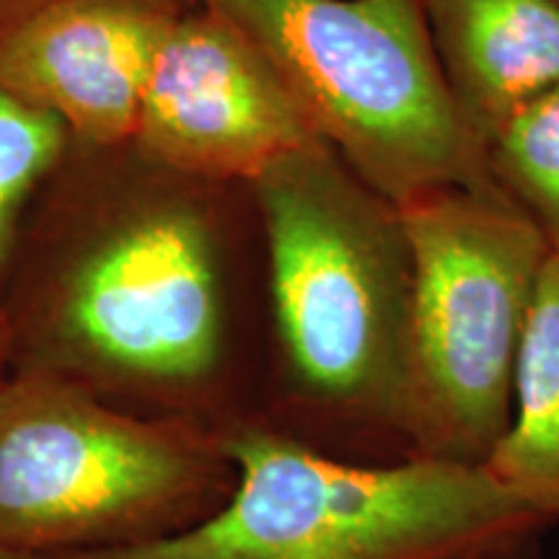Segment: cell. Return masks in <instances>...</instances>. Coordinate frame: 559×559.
Segmentation results:
<instances>
[{
	"mask_svg": "<svg viewBox=\"0 0 559 559\" xmlns=\"http://www.w3.org/2000/svg\"><path fill=\"white\" fill-rule=\"evenodd\" d=\"M236 485L221 436L41 373L0 391V551L148 547L213 519Z\"/></svg>",
	"mask_w": 559,
	"mask_h": 559,
	"instance_id": "4",
	"label": "cell"
},
{
	"mask_svg": "<svg viewBox=\"0 0 559 559\" xmlns=\"http://www.w3.org/2000/svg\"><path fill=\"white\" fill-rule=\"evenodd\" d=\"M0 559H41V557H26V555H5V551H0Z\"/></svg>",
	"mask_w": 559,
	"mask_h": 559,
	"instance_id": "15",
	"label": "cell"
},
{
	"mask_svg": "<svg viewBox=\"0 0 559 559\" xmlns=\"http://www.w3.org/2000/svg\"><path fill=\"white\" fill-rule=\"evenodd\" d=\"M400 213L412 257L404 436L417 456L485 466L510 425L551 249L495 181L425 194Z\"/></svg>",
	"mask_w": 559,
	"mask_h": 559,
	"instance_id": "6",
	"label": "cell"
},
{
	"mask_svg": "<svg viewBox=\"0 0 559 559\" xmlns=\"http://www.w3.org/2000/svg\"><path fill=\"white\" fill-rule=\"evenodd\" d=\"M205 210L153 192L111 210L32 304L0 313L11 373H41L143 417L221 436L228 321Z\"/></svg>",
	"mask_w": 559,
	"mask_h": 559,
	"instance_id": "1",
	"label": "cell"
},
{
	"mask_svg": "<svg viewBox=\"0 0 559 559\" xmlns=\"http://www.w3.org/2000/svg\"><path fill=\"white\" fill-rule=\"evenodd\" d=\"M236 485L213 519L148 547L41 559H489L544 519L487 466H368L272 425L221 432Z\"/></svg>",
	"mask_w": 559,
	"mask_h": 559,
	"instance_id": "3",
	"label": "cell"
},
{
	"mask_svg": "<svg viewBox=\"0 0 559 559\" xmlns=\"http://www.w3.org/2000/svg\"><path fill=\"white\" fill-rule=\"evenodd\" d=\"M190 3L55 0L0 32V86L91 145L130 143L158 41Z\"/></svg>",
	"mask_w": 559,
	"mask_h": 559,
	"instance_id": "8",
	"label": "cell"
},
{
	"mask_svg": "<svg viewBox=\"0 0 559 559\" xmlns=\"http://www.w3.org/2000/svg\"><path fill=\"white\" fill-rule=\"evenodd\" d=\"M267 60L306 124L396 207L487 185L440 75L423 0H194Z\"/></svg>",
	"mask_w": 559,
	"mask_h": 559,
	"instance_id": "5",
	"label": "cell"
},
{
	"mask_svg": "<svg viewBox=\"0 0 559 559\" xmlns=\"http://www.w3.org/2000/svg\"><path fill=\"white\" fill-rule=\"evenodd\" d=\"M50 3H55V0H0V32H5L16 21L26 19L29 13L45 9Z\"/></svg>",
	"mask_w": 559,
	"mask_h": 559,
	"instance_id": "13",
	"label": "cell"
},
{
	"mask_svg": "<svg viewBox=\"0 0 559 559\" xmlns=\"http://www.w3.org/2000/svg\"><path fill=\"white\" fill-rule=\"evenodd\" d=\"M283 400L311 423L404 436L412 257L402 213L313 140L251 181Z\"/></svg>",
	"mask_w": 559,
	"mask_h": 559,
	"instance_id": "2",
	"label": "cell"
},
{
	"mask_svg": "<svg viewBox=\"0 0 559 559\" xmlns=\"http://www.w3.org/2000/svg\"><path fill=\"white\" fill-rule=\"evenodd\" d=\"M319 140L296 102L226 19L192 0L153 55L135 143L185 179L254 181Z\"/></svg>",
	"mask_w": 559,
	"mask_h": 559,
	"instance_id": "7",
	"label": "cell"
},
{
	"mask_svg": "<svg viewBox=\"0 0 559 559\" xmlns=\"http://www.w3.org/2000/svg\"><path fill=\"white\" fill-rule=\"evenodd\" d=\"M11 379V360H9V337H5L3 319H0V391Z\"/></svg>",
	"mask_w": 559,
	"mask_h": 559,
	"instance_id": "14",
	"label": "cell"
},
{
	"mask_svg": "<svg viewBox=\"0 0 559 559\" xmlns=\"http://www.w3.org/2000/svg\"><path fill=\"white\" fill-rule=\"evenodd\" d=\"M498 190L559 254V83L515 109L485 148Z\"/></svg>",
	"mask_w": 559,
	"mask_h": 559,
	"instance_id": "11",
	"label": "cell"
},
{
	"mask_svg": "<svg viewBox=\"0 0 559 559\" xmlns=\"http://www.w3.org/2000/svg\"><path fill=\"white\" fill-rule=\"evenodd\" d=\"M68 135L58 117L0 86V267L9 257L21 207L58 164Z\"/></svg>",
	"mask_w": 559,
	"mask_h": 559,
	"instance_id": "12",
	"label": "cell"
},
{
	"mask_svg": "<svg viewBox=\"0 0 559 559\" xmlns=\"http://www.w3.org/2000/svg\"><path fill=\"white\" fill-rule=\"evenodd\" d=\"M440 75L481 156L523 104L559 83V0H423Z\"/></svg>",
	"mask_w": 559,
	"mask_h": 559,
	"instance_id": "9",
	"label": "cell"
},
{
	"mask_svg": "<svg viewBox=\"0 0 559 559\" xmlns=\"http://www.w3.org/2000/svg\"><path fill=\"white\" fill-rule=\"evenodd\" d=\"M487 472L536 513L559 519V254L531 306L513 373L510 425Z\"/></svg>",
	"mask_w": 559,
	"mask_h": 559,
	"instance_id": "10",
	"label": "cell"
}]
</instances>
